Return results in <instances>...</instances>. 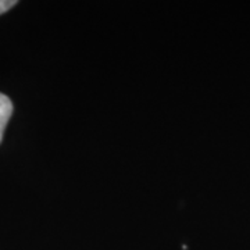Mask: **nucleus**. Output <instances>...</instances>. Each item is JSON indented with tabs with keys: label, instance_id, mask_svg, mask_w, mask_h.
Returning <instances> with one entry per match:
<instances>
[{
	"label": "nucleus",
	"instance_id": "2",
	"mask_svg": "<svg viewBox=\"0 0 250 250\" xmlns=\"http://www.w3.org/2000/svg\"><path fill=\"white\" fill-rule=\"evenodd\" d=\"M17 4L16 0H0V14L9 11L10 9H13Z\"/></svg>",
	"mask_w": 250,
	"mask_h": 250
},
{
	"label": "nucleus",
	"instance_id": "1",
	"mask_svg": "<svg viewBox=\"0 0 250 250\" xmlns=\"http://www.w3.org/2000/svg\"><path fill=\"white\" fill-rule=\"evenodd\" d=\"M13 114V103L6 95L0 93V143L3 139L4 129L7 126L10 117Z\"/></svg>",
	"mask_w": 250,
	"mask_h": 250
}]
</instances>
